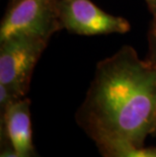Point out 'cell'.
Segmentation results:
<instances>
[{"label": "cell", "mask_w": 156, "mask_h": 157, "mask_svg": "<svg viewBox=\"0 0 156 157\" xmlns=\"http://www.w3.org/2000/svg\"><path fill=\"white\" fill-rule=\"evenodd\" d=\"M76 122L95 145L142 147L156 128V66L131 46L99 61Z\"/></svg>", "instance_id": "obj_1"}, {"label": "cell", "mask_w": 156, "mask_h": 157, "mask_svg": "<svg viewBox=\"0 0 156 157\" xmlns=\"http://www.w3.org/2000/svg\"><path fill=\"white\" fill-rule=\"evenodd\" d=\"M50 40L18 36L0 42V84L16 98H25L36 63Z\"/></svg>", "instance_id": "obj_2"}, {"label": "cell", "mask_w": 156, "mask_h": 157, "mask_svg": "<svg viewBox=\"0 0 156 157\" xmlns=\"http://www.w3.org/2000/svg\"><path fill=\"white\" fill-rule=\"evenodd\" d=\"M59 0H10L0 25V42L18 36L51 40L62 29Z\"/></svg>", "instance_id": "obj_3"}, {"label": "cell", "mask_w": 156, "mask_h": 157, "mask_svg": "<svg viewBox=\"0 0 156 157\" xmlns=\"http://www.w3.org/2000/svg\"><path fill=\"white\" fill-rule=\"evenodd\" d=\"M62 29L80 36L124 35L131 29L129 21L105 12L90 0H59Z\"/></svg>", "instance_id": "obj_4"}, {"label": "cell", "mask_w": 156, "mask_h": 157, "mask_svg": "<svg viewBox=\"0 0 156 157\" xmlns=\"http://www.w3.org/2000/svg\"><path fill=\"white\" fill-rule=\"evenodd\" d=\"M11 148L21 157H35L31 120V101L28 98L10 102L1 112V126Z\"/></svg>", "instance_id": "obj_5"}, {"label": "cell", "mask_w": 156, "mask_h": 157, "mask_svg": "<svg viewBox=\"0 0 156 157\" xmlns=\"http://www.w3.org/2000/svg\"><path fill=\"white\" fill-rule=\"evenodd\" d=\"M102 157H156V147L144 148L123 142H104L96 144Z\"/></svg>", "instance_id": "obj_6"}, {"label": "cell", "mask_w": 156, "mask_h": 157, "mask_svg": "<svg viewBox=\"0 0 156 157\" xmlns=\"http://www.w3.org/2000/svg\"><path fill=\"white\" fill-rule=\"evenodd\" d=\"M146 59L156 66V13L152 14V19L148 31V52Z\"/></svg>", "instance_id": "obj_7"}, {"label": "cell", "mask_w": 156, "mask_h": 157, "mask_svg": "<svg viewBox=\"0 0 156 157\" xmlns=\"http://www.w3.org/2000/svg\"><path fill=\"white\" fill-rule=\"evenodd\" d=\"M0 157H21V156H19L17 153L11 148V146L9 145L8 143H6L4 148L2 149Z\"/></svg>", "instance_id": "obj_8"}, {"label": "cell", "mask_w": 156, "mask_h": 157, "mask_svg": "<svg viewBox=\"0 0 156 157\" xmlns=\"http://www.w3.org/2000/svg\"><path fill=\"white\" fill-rule=\"evenodd\" d=\"M146 4H147L149 11L151 12V14L156 13V0H145Z\"/></svg>", "instance_id": "obj_9"}, {"label": "cell", "mask_w": 156, "mask_h": 157, "mask_svg": "<svg viewBox=\"0 0 156 157\" xmlns=\"http://www.w3.org/2000/svg\"><path fill=\"white\" fill-rule=\"evenodd\" d=\"M152 136L156 137V128H155V130H154V132H153V134H152Z\"/></svg>", "instance_id": "obj_10"}, {"label": "cell", "mask_w": 156, "mask_h": 157, "mask_svg": "<svg viewBox=\"0 0 156 157\" xmlns=\"http://www.w3.org/2000/svg\"><path fill=\"white\" fill-rule=\"evenodd\" d=\"M35 157H41V156H40V155H38V153H36V154L35 155Z\"/></svg>", "instance_id": "obj_11"}]
</instances>
